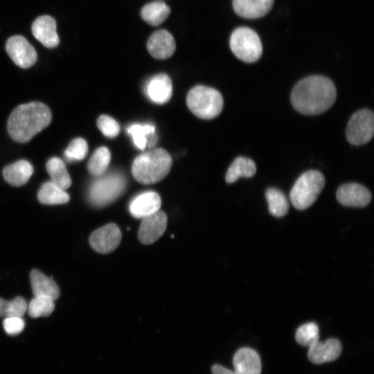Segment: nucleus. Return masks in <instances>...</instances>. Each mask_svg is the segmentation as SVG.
I'll return each instance as SVG.
<instances>
[{
    "label": "nucleus",
    "instance_id": "a878e982",
    "mask_svg": "<svg viewBox=\"0 0 374 374\" xmlns=\"http://www.w3.org/2000/svg\"><path fill=\"white\" fill-rule=\"evenodd\" d=\"M265 197L268 203L269 211L272 215L280 217L287 214L289 203L287 197L280 190L269 188L265 192Z\"/></svg>",
    "mask_w": 374,
    "mask_h": 374
},
{
    "label": "nucleus",
    "instance_id": "9d476101",
    "mask_svg": "<svg viewBox=\"0 0 374 374\" xmlns=\"http://www.w3.org/2000/svg\"><path fill=\"white\" fill-rule=\"evenodd\" d=\"M122 233L119 227L114 224H107L96 231L89 237L91 248L98 253L105 254L114 251L119 245Z\"/></svg>",
    "mask_w": 374,
    "mask_h": 374
},
{
    "label": "nucleus",
    "instance_id": "4be33fe9",
    "mask_svg": "<svg viewBox=\"0 0 374 374\" xmlns=\"http://www.w3.org/2000/svg\"><path fill=\"white\" fill-rule=\"evenodd\" d=\"M256 172V166L253 160L244 157H238L229 167L225 179L228 184H232L242 177H251Z\"/></svg>",
    "mask_w": 374,
    "mask_h": 374
},
{
    "label": "nucleus",
    "instance_id": "7c9ffc66",
    "mask_svg": "<svg viewBox=\"0 0 374 374\" xmlns=\"http://www.w3.org/2000/svg\"><path fill=\"white\" fill-rule=\"evenodd\" d=\"M319 337V327L313 322L301 326L295 334L296 341L299 344L308 347L317 342Z\"/></svg>",
    "mask_w": 374,
    "mask_h": 374
},
{
    "label": "nucleus",
    "instance_id": "5701e85b",
    "mask_svg": "<svg viewBox=\"0 0 374 374\" xmlns=\"http://www.w3.org/2000/svg\"><path fill=\"white\" fill-rule=\"evenodd\" d=\"M37 198L39 202L47 205L65 204L69 200V196L65 190L51 181L42 185L37 193Z\"/></svg>",
    "mask_w": 374,
    "mask_h": 374
},
{
    "label": "nucleus",
    "instance_id": "393cba45",
    "mask_svg": "<svg viewBox=\"0 0 374 374\" xmlns=\"http://www.w3.org/2000/svg\"><path fill=\"white\" fill-rule=\"evenodd\" d=\"M169 6L162 1H155L145 5L141 11L142 19L152 26H158L168 17Z\"/></svg>",
    "mask_w": 374,
    "mask_h": 374
},
{
    "label": "nucleus",
    "instance_id": "a211bd4d",
    "mask_svg": "<svg viewBox=\"0 0 374 374\" xmlns=\"http://www.w3.org/2000/svg\"><path fill=\"white\" fill-rule=\"evenodd\" d=\"M161 197L154 191H146L136 196L130 203L129 210L136 218H143L159 210Z\"/></svg>",
    "mask_w": 374,
    "mask_h": 374
},
{
    "label": "nucleus",
    "instance_id": "4468645a",
    "mask_svg": "<svg viewBox=\"0 0 374 374\" xmlns=\"http://www.w3.org/2000/svg\"><path fill=\"white\" fill-rule=\"evenodd\" d=\"M147 48L153 57L159 60L166 59L174 53L175 41L168 30H159L150 36Z\"/></svg>",
    "mask_w": 374,
    "mask_h": 374
},
{
    "label": "nucleus",
    "instance_id": "20e7f679",
    "mask_svg": "<svg viewBox=\"0 0 374 374\" xmlns=\"http://www.w3.org/2000/svg\"><path fill=\"white\" fill-rule=\"evenodd\" d=\"M188 109L197 117L211 119L218 116L223 108L224 101L221 93L214 88L197 85L187 94Z\"/></svg>",
    "mask_w": 374,
    "mask_h": 374
},
{
    "label": "nucleus",
    "instance_id": "1a4fd4ad",
    "mask_svg": "<svg viewBox=\"0 0 374 374\" xmlns=\"http://www.w3.org/2000/svg\"><path fill=\"white\" fill-rule=\"evenodd\" d=\"M6 49L12 60L21 68H28L37 60L35 49L21 35L9 37L6 44Z\"/></svg>",
    "mask_w": 374,
    "mask_h": 374
},
{
    "label": "nucleus",
    "instance_id": "dca6fc26",
    "mask_svg": "<svg viewBox=\"0 0 374 374\" xmlns=\"http://www.w3.org/2000/svg\"><path fill=\"white\" fill-rule=\"evenodd\" d=\"M147 96L154 103L164 104L171 98L172 85L170 77L159 73L150 78L145 87Z\"/></svg>",
    "mask_w": 374,
    "mask_h": 374
},
{
    "label": "nucleus",
    "instance_id": "423d86ee",
    "mask_svg": "<svg viewBox=\"0 0 374 374\" xmlns=\"http://www.w3.org/2000/svg\"><path fill=\"white\" fill-rule=\"evenodd\" d=\"M125 177L117 172L99 177L91 185L89 199L96 206L107 205L118 198L125 190Z\"/></svg>",
    "mask_w": 374,
    "mask_h": 374
},
{
    "label": "nucleus",
    "instance_id": "72a5a7b5",
    "mask_svg": "<svg viewBox=\"0 0 374 374\" xmlns=\"http://www.w3.org/2000/svg\"><path fill=\"white\" fill-rule=\"evenodd\" d=\"M3 326L7 334L16 335L24 330L25 323L21 317H6L3 322Z\"/></svg>",
    "mask_w": 374,
    "mask_h": 374
},
{
    "label": "nucleus",
    "instance_id": "9b49d317",
    "mask_svg": "<svg viewBox=\"0 0 374 374\" xmlns=\"http://www.w3.org/2000/svg\"><path fill=\"white\" fill-rule=\"evenodd\" d=\"M167 223L166 214L159 210L143 217L138 233L139 241L144 244L154 243L165 232Z\"/></svg>",
    "mask_w": 374,
    "mask_h": 374
},
{
    "label": "nucleus",
    "instance_id": "c756f323",
    "mask_svg": "<svg viewBox=\"0 0 374 374\" xmlns=\"http://www.w3.org/2000/svg\"><path fill=\"white\" fill-rule=\"evenodd\" d=\"M154 126L152 124H133L127 128V133L132 136L134 145L140 150L146 147L149 136L155 133Z\"/></svg>",
    "mask_w": 374,
    "mask_h": 374
},
{
    "label": "nucleus",
    "instance_id": "0eeeda50",
    "mask_svg": "<svg viewBox=\"0 0 374 374\" xmlns=\"http://www.w3.org/2000/svg\"><path fill=\"white\" fill-rule=\"evenodd\" d=\"M230 48L233 54L245 62H254L261 56L262 46L258 35L248 27L235 29L230 37Z\"/></svg>",
    "mask_w": 374,
    "mask_h": 374
},
{
    "label": "nucleus",
    "instance_id": "412c9836",
    "mask_svg": "<svg viewBox=\"0 0 374 374\" xmlns=\"http://www.w3.org/2000/svg\"><path fill=\"white\" fill-rule=\"evenodd\" d=\"M33 172V166L26 160H19L6 166L3 170L5 180L12 186L25 184Z\"/></svg>",
    "mask_w": 374,
    "mask_h": 374
},
{
    "label": "nucleus",
    "instance_id": "f257e3e1",
    "mask_svg": "<svg viewBox=\"0 0 374 374\" xmlns=\"http://www.w3.org/2000/svg\"><path fill=\"white\" fill-rule=\"evenodd\" d=\"M337 96L334 83L322 75H311L300 80L291 93L294 108L305 115H317L327 111Z\"/></svg>",
    "mask_w": 374,
    "mask_h": 374
},
{
    "label": "nucleus",
    "instance_id": "39448f33",
    "mask_svg": "<svg viewBox=\"0 0 374 374\" xmlns=\"http://www.w3.org/2000/svg\"><path fill=\"white\" fill-rule=\"evenodd\" d=\"M324 186L325 177L321 172L311 170L303 173L290 193L292 205L298 210L310 207L316 201Z\"/></svg>",
    "mask_w": 374,
    "mask_h": 374
},
{
    "label": "nucleus",
    "instance_id": "7ed1b4c3",
    "mask_svg": "<svg viewBox=\"0 0 374 374\" xmlns=\"http://www.w3.org/2000/svg\"><path fill=\"white\" fill-rule=\"evenodd\" d=\"M172 163L171 156L166 150L152 148L136 157L132 163V173L139 183L154 184L169 173Z\"/></svg>",
    "mask_w": 374,
    "mask_h": 374
},
{
    "label": "nucleus",
    "instance_id": "c85d7f7f",
    "mask_svg": "<svg viewBox=\"0 0 374 374\" xmlns=\"http://www.w3.org/2000/svg\"><path fill=\"white\" fill-rule=\"evenodd\" d=\"M55 304L53 300L46 296H35L28 307V314L33 317H48L53 311Z\"/></svg>",
    "mask_w": 374,
    "mask_h": 374
},
{
    "label": "nucleus",
    "instance_id": "2f4dec72",
    "mask_svg": "<svg viewBox=\"0 0 374 374\" xmlns=\"http://www.w3.org/2000/svg\"><path fill=\"white\" fill-rule=\"evenodd\" d=\"M88 152L87 141L82 138L73 139L64 151L68 161H80L85 158Z\"/></svg>",
    "mask_w": 374,
    "mask_h": 374
},
{
    "label": "nucleus",
    "instance_id": "cd10ccee",
    "mask_svg": "<svg viewBox=\"0 0 374 374\" xmlns=\"http://www.w3.org/2000/svg\"><path fill=\"white\" fill-rule=\"evenodd\" d=\"M26 310V302L21 296H17L11 301L0 298V317H21Z\"/></svg>",
    "mask_w": 374,
    "mask_h": 374
},
{
    "label": "nucleus",
    "instance_id": "6e6552de",
    "mask_svg": "<svg viewBox=\"0 0 374 374\" xmlns=\"http://www.w3.org/2000/svg\"><path fill=\"white\" fill-rule=\"evenodd\" d=\"M348 141L355 145H363L374 134V115L371 110L356 112L350 118L346 131Z\"/></svg>",
    "mask_w": 374,
    "mask_h": 374
},
{
    "label": "nucleus",
    "instance_id": "bb28decb",
    "mask_svg": "<svg viewBox=\"0 0 374 374\" xmlns=\"http://www.w3.org/2000/svg\"><path fill=\"white\" fill-rule=\"evenodd\" d=\"M111 159V154L106 147H100L96 150L90 157L87 168L89 172L95 175H102L107 169Z\"/></svg>",
    "mask_w": 374,
    "mask_h": 374
},
{
    "label": "nucleus",
    "instance_id": "f3484780",
    "mask_svg": "<svg viewBox=\"0 0 374 374\" xmlns=\"http://www.w3.org/2000/svg\"><path fill=\"white\" fill-rule=\"evenodd\" d=\"M235 371L238 374H260L262 364L258 353L250 348H242L233 358Z\"/></svg>",
    "mask_w": 374,
    "mask_h": 374
},
{
    "label": "nucleus",
    "instance_id": "2eb2a0df",
    "mask_svg": "<svg viewBox=\"0 0 374 374\" xmlns=\"http://www.w3.org/2000/svg\"><path fill=\"white\" fill-rule=\"evenodd\" d=\"M32 33L34 37L47 48H54L59 44L56 21L49 15L37 17L33 23Z\"/></svg>",
    "mask_w": 374,
    "mask_h": 374
},
{
    "label": "nucleus",
    "instance_id": "f704fd0d",
    "mask_svg": "<svg viewBox=\"0 0 374 374\" xmlns=\"http://www.w3.org/2000/svg\"><path fill=\"white\" fill-rule=\"evenodd\" d=\"M213 374H238L235 371H231L219 364H214L211 367Z\"/></svg>",
    "mask_w": 374,
    "mask_h": 374
},
{
    "label": "nucleus",
    "instance_id": "ddd939ff",
    "mask_svg": "<svg viewBox=\"0 0 374 374\" xmlns=\"http://www.w3.org/2000/svg\"><path fill=\"white\" fill-rule=\"evenodd\" d=\"M342 347L337 339H328L326 341H317L309 347L308 357L316 364L336 360L341 355Z\"/></svg>",
    "mask_w": 374,
    "mask_h": 374
},
{
    "label": "nucleus",
    "instance_id": "b1692460",
    "mask_svg": "<svg viewBox=\"0 0 374 374\" xmlns=\"http://www.w3.org/2000/svg\"><path fill=\"white\" fill-rule=\"evenodd\" d=\"M46 170L51 181L66 190L71 185V179L64 161L58 157L50 159L46 163Z\"/></svg>",
    "mask_w": 374,
    "mask_h": 374
},
{
    "label": "nucleus",
    "instance_id": "6ab92c4d",
    "mask_svg": "<svg viewBox=\"0 0 374 374\" xmlns=\"http://www.w3.org/2000/svg\"><path fill=\"white\" fill-rule=\"evenodd\" d=\"M273 3L274 0H233V8L240 17L257 19L265 15Z\"/></svg>",
    "mask_w": 374,
    "mask_h": 374
},
{
    "label": "nucleus",
    "instance_id": "f03ea898",
    "mask_svg": "<svg viewBox=\"0 0 374 374\" xmlns=\"http://www.w3.org/2000/svg\"><path fill=\"white\" fill-rule=\"evenodd\" d=\"M51 121V110L44 103L31 102L22 104L10 114L8 131L13 140L26 143L47 127Z\"/></svg>",
    "mask_w": 374,
    "mask_h": 374
},
{
    "label": "nucleus",
    "instance_id": "f8f14e48",
    "mask_svg": "<svg viewBox=\"0 0 374 374\" xmlns=\"http://www.w3.org/2000/svg\"><path fill=\"white\" fill-rule=\"evenodd\" d=\"M336 196L341 204L349 207H364L371 200V192L365 186L355 183L341 185Z\"/></svg>",
    "mask_w": 374,
    "mask_h": 374
},
{
    "label": "nucleus",
    "instance_id": "473e14b6",
    "mask_svg": "<svg viewBox=\"0 0 374 374\" xmlns=\"http://www.w3.org/2000/svg\"><path fill=\"white\" fill-rule=\"evenodd\" d=\"M97 126L105 136L109 138L116 136L120 132L118 123L107 115H102L98 118Z\"/></svg>",
    "mask_w": 374,
    "mask_h": 374
},
{
    "label": "nucleus",
    "instance_id": "aec40b11",
    "mask_svg": "<svg viewBox=\"0 0 374 374\" xmlns=\"http://www.w3.org/2000/svg\"><path fill=\"white\" fill-rule=\"evenodd\" d=\"M30 285L35 296H41L56 300L60 290L55 281L40 271L33 269L30 273Z\"/></svg>",
    "mask_w": 374,
    "mask_h": 374
}]
</instances>
